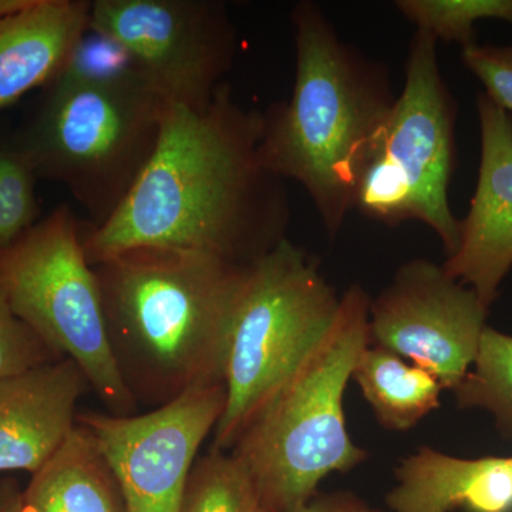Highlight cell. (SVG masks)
Wrapping results in <instances>:
<instances>
[{
  "label": "cell",
  "instance_id": "obj_25",
  "mask_svg": "<svg viewBox=\"0 0 512 512\" xmlns=\"http://www.w3.org/2000/svg\"><path fill=\"white\" fill-rule=\"evenodd\" d=\"M22 491L12 477L0 480V512H23Z\"/></svg>",
  "mask_w": 512,
  "mask_h": 512
},
{
  "label": "cell",
  "instance_id": "obj_3",
  "mask_svg": "<svg viewBox=\"0 0 512 512\" xmlns=\"http://www.w3.org/2000/svg\"><path fill=\"white\" fill-rule=\"evenodd\" d=\"M292 23V96L264 111L258 154L266 170L305 188L336 237L397 96L389 67L343 42L316 3H296Z\"/></svg>",
  "mask_w": 512,
  "mask_h": 512
},
{
  "label": "cell",
  "instance_id": "obj_7",
  "mask_svg": "<svg viewBox=\"0 0 512 512\" xmlns=\"http://www.w3.org/2000/svg\"><path fill=\"white\" fill-rule=\"evenodd\" d=\"M437 40L417 29L406 77L357 181L353 210L386 225L420 221L447 256L460 244L448 188L457 164V101L437 59Z\"/></svg>",
  "mask_w": 512,
  "mask_h": 512
},
{
  "label": "cell",
  "instance_id": "obj_4",
  "mask_svg": "<svg viewBox=\"0 0 512 512\" xmlns=\"http://www.w3.org/2000/svg\"><path fill=\"white\" fill-rule=\"evenodd\" d=\"M79 57L15 134L37 178L67 188L100 227L156 153L167 103L133 67L94 69Z\"/></svg>",
  "mask_w": 512,
  "mask_h": 512
},
{
  "label": "cell",
  "instance_id": "obj_23",
  "mask_svg": "<svg viewBox=\"0 0 512 512\" xmlns=\"http://www.w3.org/2000/svg\"><path fill=\"white\" fill-rule=\"evenodd\" d=\"M461 60L483 84L484 94L512 113V43L505 46L474 45L461 50Z\"/></svg>",
  "mask_w": 512,
  "mask_h": 512
},
{
  "label": "cell",
  "instance_id": "obj_2",
  "mask_svg": "<svg viewBox=\"0 0 512 512\" xmlns=\"http://www.w3.org/2000/svg\"><path fill=\"white\" fill-rule=\"evenodd\" d=\"M251 265L208 252L136 248L93 266L111 352L137 402L160 407L194 387L225 384Z\"/></svg>",
  "mask_w": 512,
  "mask_h": 512
},
{
  "label": "cell",
  "instance_id": "obj_9",
  "mask_svg": "<svg viewBox=\"0 0 512 512\" xmlns=\"http://www.w3.org/2000/svg\"><path fill=\"white\" fill-rule=\"evenodd\" d=\"M90 30L131 62L168 104L208 109L238 52L220 0H93Z\"/></svg>",
  "mask_w": 512,
  "mask_h": 512
},
{
  "label": "cell",
  "instance_id": "obj_14",
  "mask_svg": "<svg viewBox=\"0 0 512 512\" xmlns=\"http://www.w3.org/2000/svg\"><path fill=\"white\" fill-rule=\"evenodd\" d=\"M90 12L87 0H0V113L80 56Z\"/></svg>",
  "mask_w": 512,
  "mask_h": 512
},
{
  "label": "cell",
  "instance_id": "obj_24",
  "mask_svg": "<svg viewBox=\"0 0 512 512\" xmlns=\"http://www.w3.org/2000/svg\"><path fill=\"white\" fill-rule=\"evenodd\" d=\"M295 512H386L370 507L352 493L316 495L305 507Z\"/></svg>",
  "mask_w": 512,
  "mask_h": 512
},
{
  "label": "cell",
  "instance_id": "obj_15",
  "mask_svg": "<svg viewBox=\"0 0 512 512\" xmlns=\"http://www.w3.org/2000/svg\"><path fill=\"white\" fill-rule=\"evenodd\" d=\"M390 512H512V457L461 458L430 447L402 461Z\"/></svg>",
  "mask_w": 512,
  "mask_h": 512
},
{
  "label": "cell",
  "instance_id": "obj_19",
  "mask_svg": "<svg viewBox=\"0 0 512 512\" xmlns=\"http://www.w3.org/2000/svg\"><path fill=\"white\" fill-rule=\"evenodd\" d=\"M180 512H274L247 468L228 451L211 448L195 461Z\"/></svg>",
  "mask_w": 512,
  "mask_h": 512
},
{
  "label": "cell",
  "instance_id": "obj_16",
  "mask_svg": "<svg viewBox=\"0 0 512 512\" xmlns=\"http://www.w3.org/2000/svg\"><path fill=\"white\" fill-rule=\"evenodd\" d=\"M23 512H127L92 431L74 427L60 450L22 491Z\"/></svg>",
  "mask_w": 512,
  "mask_h": 512
},
{
  "label": "cell",
  "instance_id": "obj_20",
  "mask_svg": "<svg viewBox=\"0 0 512 512\" xmlns=\"http://www.w3.org/2000/svg\"><path fill=\"white\" fill-rule=\"evenodd\" d=\"M37 181L15 131H0V252L42 220Z\"/></svg>",
  "mask_w": 512,
  "mask_h": 512
},
{
  "label": "cell",
  "instance_id": "obj_12",
  "mask_svg": "<svg viewBox=\"0 0 512 512\" xmlns=\"http://www.w3.org/2000/svg\"><path fill=\"white\" fill-rule=\"evenodd\" d=\"M480 165L460 244L447 256L448 276L477 293L487 308L512 269V113L487 94L477 97Z\"/></svg>",
  "mask_w": 512,
  "mask_h": 512
},
{
  "label": "cell",
  "instance_id": "obj_6",
  "mask_svg": "<svg viewBox=\"0 0 512 512\" xmlns=\"http://www.w3.org/2000/svg\"><path fill=\"white\" fill-rule=\"evenodd\" d=\"M340 298L318 266L288 238L251 265L229 340L227 404L212 448L238 437L335 326Z\"/></svg>",
  "mask_w": 512,
  "mask_h": 512
},
{
  "label": "cell",
  "instance_id": "obj_5",
  "mask_svg": "<svg viewBox=\"0 0 512 512\" xmlns=\"http://www.w3.org/2000/svg\"><path fill=\"white\" fill-rule=\"evenodd\" d=\"M369 308V295L359 285L350 286L329 335L228 451L247 468L274 512L301 510L318 495L323 478L366 460V451L346 429L343 397L370 345Z\"/></svg>",
  "mask_w": 512,
  "mask_h": 512
},
{
  "label": "cell",
  "instance_id": "obj_8",
  "mask_svg": "<svg viewBox=\"0 0 512 512\" xmlns=\"http://www.w3.org/2000/svg\"><path fill=\"white\" fill-rule=\"evenodd\" d=\"M0 291L40 339L79 365L110 414H136L138 402L111 352L99 279L70 205L56 207L0 252Z\"/></svg>",
  "mask_w": 512,
  "mask_h": 512
},
{
  "label": "cell",
  "instance_id": "obj_17",
  "mask_svg": "<svg viewBox=\"0 0 512 512\" xmlns=\"http://www.w3.org/2000/svg\"><path fill=\"white\" fill-rule=\"evenodd\" d=\"M352 379L386 430L413 429L440 406L439 380L423 367L409 365L392 350L369 345L357 360Z\"/></svg>",
  "mask_w": 512,
  "mask_h": 512
},
{
  "label": "cell",
  "instance_id": "obj_22",
  "mask_svg": "<svg viewBox=\"0 0 512 512\" xmlns=\"http://www.w3.org/2000/svg\"><path fill=\"white\" fill-rule=\"evenodd\" d=\"M66 359L16 316L0 291V382Z\"/></svg>",
  "mask_w": 512,
  "mask_h": 512
},
{
  "label": "cell",
  "instance_id": "obj_18",
  "mask_svg": "<svg viewBox=\"0 0 512 512\" xmlns=\"http://www.w3.org/2000/svg\"><path fill=\"white\" fill-rule=\"evenodd\" d=\"M453 392L458 407L490 413L498 433L512 441V335L487 326L474 365Z\"/></svg>",
  "mask_w": 512,
  "mask_h": 512
},
{
  "label": "cell",
  "instance_id": "obj_10",
  "mask_svg": "<svg viewBox=\"0 0 512 512\" xmlns=\"http://www.w3.org/2000/svg\"><path fill=\"white\" fill-rule=\"evenodd\" d=\"M227 404L225 384L194 387L146 414L80 413L123 495L127 512H180L202 443Z\"/></svg>",
  "mask_w": 512,
  "mask_h": 512
},
{
  "label": "cell",
  "instance_id": "obj_13",
  "mask_svg": "<svg viewBox=\"0 0 512 512\" xmlns=\"http://www.w3.org/2000/svg\"><path fill=\"white\" fill-rule=\"evenodd\" d=\"M90 384L72 359L0 382V473L36 474L76 427V406Z\"/></svg>",
  "mask_w": 512,
  "mask_h": 512
},
{
  "label": "cell",
  "instance_id": "obj_1",
  "mask_svg": "<svg viewBox=\"0 0 512 512\" xmlns=\"http://www.w3.org/2000/svg\"><path fill=\"white\" fill-rule=\"evenodd\" d=\"M264 113L245 109L222 83L207 110L165 104L156 153L119 210L83 234L90 265L136 248L208 252L242 265L286 237L285 181L258 147Z\"/></svg>",
  "mask_w": 512,
  "mask_h": 512
},
{
  "label": "cell",
  "instance_id": "obj_11",
  "mask_svg": "<svg viewBox=\"0 0 512 512\" xmlns=\"http://www.w3.org/2000/svg\"><path fill=\"white\" fill-rule=\"evenodd\" d=\"M488 312L443 266L413 259L370 301V345L412 360L454 390L474 365Z\"/></svg>",
  "mask_w": 512,
  "mask_h": 512
},
{
  "label": "cell",
  "instance_id": "obj_21",
  "mask_svg": "<svg viewBox=\"0 0 512 512\" xmlns=\"http://www.w3.org/2000/svg\"><path fill=\"white\" fill-rule=\"evenodd\" d=\"M396 8L437 42L477 45L476 23L501 20L512 25V0H399Z\"/></svg>",
  "mask_w": 512,
  "mask_h": 512
}]
</instances>
